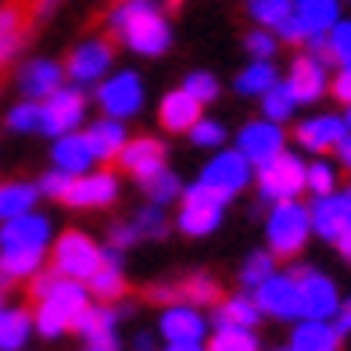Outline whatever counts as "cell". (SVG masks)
<instances>
[{"instance_id": "6da1fadb", "label": "cell", "mask_w": 351, "mask_h": 351, "mask_svg": "<svg viewBox=\"0 0 351 351\" xmlns=\"http://www.w3.org/2000/svg\"><path fill=\"white\" fill-rule=\"evenodd\" d=\"M111 33L122 47L143 58H162L172 47V25L158 0H119L108 14Z\"/></svg>"}, {"instance_id": "7a4b0ae2", "label": "cell", "mask_w": 351, "mask_h": 351, "mask_svg": "<svg viewBox=\"0 0 351 351\" xmlns=\"http://www.w3.org/2000/svg\"><path fill=\"white\" fill-rule=\"evenodd\" d=\"M90 305V291L79 280L58 276L47 291L36 298V312H33V330L47 341H58L61 333H69L75 326V319L83 315Z\"/></svg>"}, {"instance_id": "3957f363", "label": "cell", "mask_w": 351, "mask_h": 351, "mask_svg": "<svg viewBox=\"0 0 351 351\" xmlns=\"http://www.w3.org/2000/svg\"><path fill=\"white\" fill-rule=\"evenodd\" d=\"M251 183V162L241 151H222L215 154L208 165L201 169V176L183 190L186 201H215V204H226L233 201L241 190Z\"/></svg>"}, {"instance_id": "277c9868", "label": "cell", "mask_w": 351, "mask_h": 351, "mask_svg": "<svg viewBox=\"0 0 351 351\" xmlns=\"http://www.w3.org/2000/svg\"><path fill=\"white\" fill-rule=\"evenodd\" d=\"M308 233H312V219L308 208L298 201H280L273 204L265 222V237H269V251L276 258H294L301 254V247L308 244Z\"/></svg>"}, {"instance_id": "5b68a950", "label": "cell", "mask_w": 351, "mask_h": 351, "mask_svg": "<svg viewBox=\"0 0 351 351\" xmlns=\"http://www.w3.org/2000/svg\"><path fill=\"white\" fill-rule=\"evenodd\" d=\"M101 258H104V247L93 241L90 233H83V230H65V233L58 237V244H54L51 265H54L58 276L86 283L93 273H97Z\"/></svg>"}, {"instance_id": "8992f818", "label": "cell", "mask_w": 351, "mask_h": 351, "mask_svg": "<svg viewBox=\"0 0 351 351\" xmlns=\"http://www.w3.org/2000/svg\"><path fill=\"white\" fill-rule=\"evenodd\" d=\"M301 190H305V162L291 151L273 154L269 162L258 165V194L269 204L280 201H294Z\"/></svg>"}, {"instance_id": "52a82bcc", "label": "cell", "mask_w": 351, "mask_h": 351, "mask_svg": "<svg viewBox=\"0 0 351 351\" xmlns=\"http://www.w3.org/2000/svg\"><path fill=\"white\" fill-rule=\"evenodd\" d=\"M86 119V97L75 86H58L51 97L40 101V125L36 133L43 136H65L75 133V125Z\"/></svg>"}, {"instance_id": "ba28073f", "label": "cell", "mask_w": 351, "mask_h": 351, "mask_svg": "<svg viewBox=\"0 0 351 351\" xmlns=\"http://www.w3.org/2000/svg\"><path fill=\"white\" fill-rule=\"evenodd\" d=\"M143 79L133 72V69H125V72H115V75H108L101 79V86H97V104L108 119H130L136 115V111L143 108Z\"/></svg>"}, {"instance_id": "9c48e42d", "label": "cell", "mask_w": 351, "mask_h": 351, "mask_svg": "<svg viewBox=\"0 0 351 351\" xmlns=\"http://www.w3.org/2000/svg\"><path fill=\"white\" fill-rule=\"evenodd\" d=\"M294 280H298V301H301V319H330L341 305V294H337V283H333L326 273L308 265H298L291 269Z\"/></svg>"}, {"instance_id": "30bf717a", "label": "cell", "mask_w": 351, "mask_h": 351, "mask_svg": "<svg viewBox=\"0 0 351 351\" xmlns=\"http://www.w3.org/2000/svg\"><path fill=\"white\" fill-rule=\"evenodd\" d=\"M111 61H115V47L108 36H86L65 61V75L75 86H93L108 75Z\"/></svg>"}, {"instance_id": "8fae6325", "label": "cell", "mask_w": 351, "mask_h": 351, "mask_svg": "<svg viewBox=\"0 0 351 351\" xmlns=\"http://www.w3.org/2000/svg\"><path fill=\"white\" fill-rule=\"evenodd\" d=\"M254 305L262 315L273 319H301V301H298V280L294 273H273L254 287Z\"/></svg>"}, {"instance_id": "7c38bea8", "label": "cell", "mask_w": 351, "mask_h": 351, "mask_svg": "<svg viewBox=\"0 0 351 351\" xmlns=\"http://www.w3.org/2000/svg\"><path fill=\"white\" fill-rule=\"evenodd\" d=\"M158 333L165 337V344H201L204 333H208V319L201 315L197 305L176 301V305H165L162 308Z\"/></svg>"}, {"instance_id": "4fadbf2b", "label": "cell", "mask_w": 351, "mask_h": 351, "mask_svg": "<svg viewBox=\"0 0 351 351\" xmlns=\"http://www.w3.org/2000/svg\"><path fill=\"white\" fill-rule=\"evenodd\" d=\"M119 197V180L115 172H83L72 176L69 190L61 194V201L69 208H108Z\"/></svg>"}, {"instance_id": "5bb4252c", "label": "cell", "mask_w": 351, "mask_h": 351, "mask_svg": "<svg viewBox=\"0 0 351 351\" xmlns=\"http://www.w3.org/2000/svg\"><path fill=\"white\" fill-rule=\"evenodd\" d=\"M115 162L122 172H130L136 183H143L147 176L154 172H162L165 169V143L158 140V136H136V140H125L119 154H115Z\"/></svg>"}, {"instance_id": "9a60e30c", "label": "cell", "mask_w": 351, "mask_h": 351, "mask_svg": "<svg viewBox=\"0 0 351 351\" xmlns=\"http://www.w3.org/2000/svg\"><path fill=\"white\" fill-rule=\"evenodd\" d=\"M72 330L86 341V348L119 351V308H111V305H86Z\"/></svg>"}, {"instance_id": "2e32d148", "label": "cell", "mask_w": 351, "mask_h": 351, "mask_svg": "<svg viewBox=\"0 0 351 351\" xmlns=\"http://www.w3.org/2000/svg\"><path fill=\"white\" fill-rule=\"evenodd\" d=\"M51 237H54L51 219L33 212V208L0 222V247H43L47 251Z\"/></svg>"}, {"instance_id": "e0dca14e", "label": "cell", "mask_w": 351, "mask_h": 351, "mask_svg": "<svg viewBox=\"0 0 351 351\" xmlns=\"http://www.w3.org/2000/svg\"><path fill=\"white\" fill-rule=\"evenodd\" d=\"M237 151H241L251 165L269 162L273 154L283 151V130H280V122L258 119V122L241 125V133H237Z\"/></svg>"}, {"instance_id": "ac0fdd59", "label": "cell", "mask_w": 351, "mask_h": 351, "mask_svg": "<svg viewBox=\"0 0 351 351\" xmlns=\"http://www.w3.org/2000/svg\"><path fill=\"white\" fill-rule=\"evenodd\" d=\"M287 86H291V93H294V101H298V104H312V101H319V97L326 93V61H319L315 54H301V58H294Z\"/></svg>"}, {"instance_id": "d6986e66", "label": "cell", "mask_w": 351, "mask_h": 351, "mask_svg": "<svg viewBox=\"0 0 351 351\" xmlns=\"http://www.w3.org/2000/svg\"><path fill=\"white\" fill-rule=\"evenodd\" d=\"M86 291H90V298L104 301V305L122 301V294H125V273H122V251L119 247H104V258L97 265V273L86 280Z\"/></svg>"}, {"instance_id": "ffe728a7", "label": "cell", "mask_w": 351, "mask_h": 351, "mask_svg": "<svg viewBox=\"0 0 351 351\" xmlns=\"http://www.w3.org/2000/svg\"><path fill=\"white\" fill-rule=\"evenodd\" d=\"M308 219H312V230L323 237V241H337L341 230L351 222V204L344 194H323L315 197V204L308 208Z\"/></svg>"}, {"instance_id": "44dd1931", "label": "cell", "mask_w": 351, "mask_h": 351, "mask_svg": "<svg viewBox=\"0 0 351 351\" xmlns=\"http://www.w3.org/2000/svg\"><path fill=\"white\" fill-rule=\"evenodd\" d=\"M19 86L29 101H43V97H51L58 86H65V69L51 58H36V61H29V65H22Z\"/></svg>"}, {"instance_id": "7402d4cb", "label": "cell", "mask_w": 351, "mask_h": 351, "mask_svg": "<svg viewBox=\"0 0 351 351\" xmlns=\"http://www.w3.org/2000/svg\"><path fill=\"white\" fill-rule=\"evenodd\" d=\"M291 14L301 25L305 40L323 36V33H330V25L341 19V0H291Z\"/></svg>"}, {"instance_id": "603a6c76", "label": "cell", "mask_w": 351, "mask_h": 351, "mask_svg": "<svg viewBox=\"0 0 351 351\" xmlns=\"http://www.w3.org/2000/svg\"><path fill=\"white\" fill-rule=\"evenodd\" d=\"M344 133H348V125H344V119H337V115H315V119L301 122L298 130H294V136H298L301 147L315 151V154L337 147Z\"/></svg>"}, {"instance_id": "cb8c5ba5", "label": "cell", "mask_w": 351, "mask_h": 351, "mask_svg": "<svg viewBox=\"0 0 351 351\" xmlns=\"http://www.w3.org/2000/svg\"><path fill=\"white\" fill-rule=\"evenodd\" d=\"M291 351H341V333L333 330L330 319H298Z\"/></svg>"}, {"instance_id": "d4e9b609", "label": "cell", "mask_w": 351, "mask_h": 351, "mask_svg": "<svg viewBox=\"0 0 351 351\" xmlns=\"http://www.w3.org/2000/svg\"><path fill=\"white\" fill-rule=\"evenodd\" d=\"M201 119V104L190 97L186 90H172L162 97V108H158V122L169 133H186L190 125Z\"/></svg>"}, {"instance_id": "484cf974", "label": "cell", "mask_w": 351, "mask_h": 351, "mask_svg": "<svg viewBox=\"0 0 351 351\" xmlns=\"http://www.w3.org/2000/svg\"><path fill=\"white\" fill-rule=\"evenodd\" d=\"M222 208H226V204H215V201H186V197H183V208H180V215H176V226H180L186 237H208V233L219 230Z\"/></svg>"}, {"instance_id": "4316f807", "label": "cell", "mask_w": 351, "mask_h": 351, "mask_svg": "<svg viewBox=\"0 0 351 351\" xmlns=\"http://www.w3.org/2000/svg\"><path fill=\"white\" fill-rule=\"evenodd\" d=\"M43 258H47L43 247H0V280L4 283L33 280L43 269Z\"/></svg>"}, {"instance_id": "83f0119b", "label": "cell", "mask_w": 351, "mask_h": 351, "mask_svg": "<svg viewBox=\"0 0 351 351\" xmlns=\"http://www.w3.org/2000/svg\"><path fill=\"white\" fill-rule=\"evenodd\" d=\"M25 4H4L0 8V69L11 65V58L25 47Z\"/></svg>"}, {"instance_id": "f1b7e54d", "label": "cell", "mask_w": 351, "mask_h": 351, "mask_svg": "<svg viewBox=\"0 0 351 351\" xmlns=\"http://www.w3.org/2000/svg\"><path fill=\"white\" fill-rule=\"evenodd\" d=\"M83 140H86V147H90V154H93V162H111V158L119 154V147L130 136H125V130H122V122L119 119H97L90 125V130L83 133Z\"/></svg>"}, {"instance_id": "f546056e", "label": "cell", "mask_w": 351, "mask_h": 351, "mask_svg": "<svg viewBox=\"0 0 351 351\" xmlns=\"http://www.w3.org/2000/svg\"><path fill=\"white\" fill-rule=\"evenodd\" d=\"M54 169H61V172H69V176H83V172H90V165H93V154H90V147H86V140H83V133H65V136H54Z\"/></svg>"}, {"instance_id": "4dcf8cb0", "label": "cell", "mask_w": 351, "mask_h": 351, "mask_svg": "<svg viewBox=\"0 0 351 351\" xmlns=\"http://www.w3.org/2000/svg\"><path fill=\"white\" fill-rule=\"evenodd\" d=\"M33 333L36 330L29 308H0V351H22Z\"/></svg>"}, {"instance_id": "1f68e13d", "label": "cell", "mask_w": 351, "mask_h": 351, "mask_svg": "<svg viewBox=\"0 0 351 351\" xmlns=\"http://www.w3.org/2000/svg\"><path fill=\"white\" fill-rule=\"evenodd\" d=\"M258 305H254V298L247 294H233V298H219L215 301V326H247L254 330L258 326Z\"/></svg>"}, {"instance_id": "d6a6232c", "label": "cell", "mask_w": 351, "mask_h": 351, "mask_svg": "<svg viewBox=\"0 0 351 351\" xmlns=\"http://www.w3.org/2000/svg\"><path fill=\"white\" fill-rule=\"evenodd\" d=\"M172 291H176V301H186V305H197V308L201 305H215V301L222 298L219 283L208 273H190L186 280H176Z\"/></svg>"}, {"instance_id": "836d02e7", "label": "cell", "mask_w": 351, "mask_h": 351, "mask_svg": "<svg viewBox=\"0 0 351 351\" xmlns=\"http://www.w3.org/2000/svg\"><path fill=\"white\" fill-rule=\"evenodd\" d=\"M36 197H40L36 183H0V222L29 212L36 204Z\"/></svg>"}, {"instance_id": "e575fe53", "label": "cell", "mask_w": 351, "mask_h": 351, "mask_svg": "<svg viewBox=\"0 0 351 351\" xmlns=\"http://www.w3.org/2000/svg\"><path fill=\"white\" fill-rule=\"evenodd\" d=\"M276 83V69L269 65V61H251V65L237 75V93H241V97H262V93L269 90Z\"/></svg>"}, {"instance_id": "d590c367", "label": "cell", "mask_w": 351, "mask_h": 351, "mask_svg": "<svg viewBox=\"0 0 351 351\" xmlns=\"http://www.w3.org/2000/svg\"><path fill=\"white\" fill-rule=\"evenodd\" d=\"M204 351H262V348H258L254 330H247V326H215Z\"/></svg>"}, {"instance_id": "8d00e7d4", "label": "cell", "mask_w": 351, "mask_h": 351, "mask_svg": "<svg viewBox=\"0 0 351 351\" xmlns=\"http://www.w3.org/2000/svg\"><path fill=\"white\" fill-rule=\"evenodd\" d=\"M294 108H298L294 93H291V86H287V83H280V79L262 93V111H265V119H273V122H287V119L294 115Z\"/></svg>"}, {"instance_id": "74e56055", "label": "cell", "mask_w": 351, "mask_h": 351, "mask_svg": "<svg viewBox=\"0 0 351 351\" xmlns=\"http://www.w3.org/2000/svg\"><path fill=\"white\" fill-rule=\"evenodd\" d=\"M140 186H143V194H147V201H151V204H162V208H165V204H169L172 197H180V194H183L180 176L169 172V169H162V172L147 176V180H143Z\"/></svg>"}, {"instance_id": "f35d334b", "label": "cell", "mask_w": 351, "mask_h": 351, "mask_svg": "<svg viewBox=\"0 0 351 351\" xmlns=\"http://www.w3.org/2000/svg\"><path fill=\"white\" fill-rule=\"evenodd\" d=\"M273 273H276V254L273 251H254L241 265V283L247 287V291H254V287H258L262 280H269Z\"/></svg>"}, {"instance_id": "ab89813d", "label": "cell", "mask_w": 351, "mask_h": 351, "mask_svg": "<svg viewBox=\"0 0 351 351\" xmlns=\"http://www.w3.org/2000/svg\"><path fill=\"white\" fill-rule=\"evenodd\" d=\"M323 61H337V65H351V22H333L326 33V54Z\"/></svg>"}, {"instance_id": "60d3db41", "label": "cell", "mask_w": 351, "mask_h": 351, "mask_svg": "<svg viewBox=\"0 0 351 351\" xmlns=\"http://www.w3.org/2000/svg\"><path fill=\"white\" fill-rule=\"evenodd\" d=\"M247 14L262 29H276L291 14V0H247Z\"/></svg>"}, {"instance_id": "b9f144b4", "label": "cell", "mask_w": 351, "mask_h": 351, "mask_svg": "<svg viewBox=\"0 0 351 351\" xmlns=\"http://www.w3.org/2000/svg\"><path fill=\"white\" fill-rule=\"evenodd\" d=\"M133 226L140 230V237L158 241V237L169 233V219H165V212H162V204H143V208L133 215Z\"/></svg>"}, {"instance_id": "7bdbcfd3", "label": "cell", "mask_w": 351, "mask_h": 351, "mask_svg": "<svg viewBox=\"0 0 351 351\" xmlns=\"http://www.w3.org/2000/svg\"><path fill=\"white\" fill-rule=\"evenodd\" d=\"M180 90H186L190 97L204 108V104H212V101L219 97V79H215L212 72H190V75L183 79Z\"/></svg>"}, {"instance_id": "ee69618b", "label": "cell", "mask_w": 351, "mask_h": 351, "mask_svg": "<svg viewBox=\"0 0 351 351\" xmlns=\"http://www.w3.org/2000/svg\"><path fill=\"white\" fill-rule=\"evenodd\" d=\"M305 186L312 190L315 197L333 194V186H337V169H333L330 162H312V165H305Z\"/></svg>"}, {"instance_id": "f6af8a7d", "label": "cell", "mask_w": 351, "mask_h": 351, "mask_svg": "<svg viewBox=\"0 0 351 351\" xmlns=\"http://www.w3.org/2000/svg\"><path fill=\"white\" fill-rule=\"evenodd\" d=\"M36 125H40V101H22V104H14L8 111V130L11 133H36Z\"/></svg>"}, {"instance_id": "bcb514c9", "label": "cell", "mask_w": 351, "mask_h": 351, "mask_svg": "<svg viewBox=\"0 0 351 351\" xmlns=\"http://www.w3.org/2000/svg\"><path fill=\"white\" fill-rule=\"evenodd\" d=\"M186 133H190V143H197V147H219V143H226V125L215 119H204V115Z\"/></svg>"}, {"instance_id": "7dc6e473", "label": "cell", "mask_w": 351, "mask_h": 351, "mask_svg": "<svg viewBox=\"0 0 351 351\" xmlns=\"http://www.w3.org/2000/svg\"><path fill=\"white\" fill-rule=\"evenodd\" d=\"M244 51L254 58V61H269L276 54V36L269 33V29H251L244 36Z\"/></svg>"}, {"instance_id": "c3c4849f", "label": "cell", "mask_w": 351, "mask_h": 351, "mask_svg": "<svg viewBox=\"0 0 351 351\" xmlns=\"http://www.w3.org/2000/svg\"><path fill=\"white\" fill-rule=\"evenodd\" d=\"M143 237H140V230L133 226V219H125V222H115V226L108 230V247H119V251H125V247H133V244H140Z\"/></svg>"}, {"instance_id": "681fc988", "label": "cell", "mask_w": 351, "mask_h": 351, "mask_svg": "<svg viewBox=\"0 0 351 351\" xmlns=\"http://www.w3.org/2000/svg\"><path fill=\"white\" fill-rule=\"evenodd\" d=\"M69 183H72V176L61 172V169H54V172H43V176H40L36 190H40V194H47V197H54V201H61V194L69 190Z\"/></svg>"}, {"instance_id": "f907efd6", "label": "cell", "mask_w": 351, "mask_h": 351, "mask_svg": "<svg viewBox=\"0 0 351 351\" xmlns=\"http://www.w3.org/2000/svg\"><path fill=\"white\" fill-rule=\"evenodd\" d=\"M61 8V0H29V8H25V14L33 22H47L51 14Z\"/></svg>"}, {"instance_id": "816d5d0a", "label": "cell", "mask_w": 351, "mask_h": 351, "mask_svg": "<svg viewBox=\"0 0 351 351\" xmlns=\"http://www.w3.org/2000/svg\"><path fill=\"white\" fill-rule=\"evenodd\" d=\"M330 323H333V330H337L341 337H348V333H351V298H344V301H341L337 312L330 315Z\"/></svg>"}, {"instance_id": "f5cc1de1", "label": "cell", "mask_w": 351, "mask_h": 351, "mask_svg": "<svg viewBox=\"0 0 351 351\" xmlns=\"http://www.w3.org/2000/svg\"><path fill=\"white\" fill-rule=\"evenodd\" d=\"M333 97L351 104V65H341L337 79H333Z\"/></svg>"}, {"instance_id": "db71d44e", "label": "cell", "mask_w": 351, "mask_h": 351, "mask_svg": "<svg viewBox=\"0 0 351 351\" xmlns=\"http://www.w3.org/2000/svg\"><path fill=\"white\" fill-rule=\"evenodd\" d=\"M333 244H337L341 258H344V262H351V222H348V226L341 230V237H337V241H333Z\"/></svg>"}, {"instance_id": "11a10c76", "label": "cell", "mask_w": 351, "mask_h": 351, "mask_svg": "<svg viewBox=\"0 0 351 351\" xmlns=\"http://www.w3.org/2000/svg\"><path fill=\"white\" fill-rule=\"evenodd\" d=\"M333 151H337L341 165H344V169H351V133H344V136H341V143H337Z\"/></svg>"}, {"instance_id": "9f6ffc18", "label": "cell", "mask_w": 351, "mask_h": 351, "mask_svg": "<svg viewBox=\"0 0 351 351\" xmlns=\"http://www.w3.org/2000/svg\"><path fill=\"white\" fill-rule=\"evenodd\" d=\"M133 351H158V344H154V337H151V333H136Z\"/></svg>"}, {"instance_id": "6f0895ef", "label": "cell", "mask_w": 351, "mask_h": 351, "mask_svg": "<svg viewBox=\"0 0 351 351\" xmlns=\"http://www.w3.org/2000/svg\"><path fill=\"white\" fill-rule=\"evenodd\" d=\"M162 351H204V344H165Z\"/></svg>"}, {"instance_id": "680465c9", "label": "cell", "mask_w": 351, "mask_h": 351, "mask_svg": "<svg viewBox=\"0 0 351 351\" xmlns=\"http://www.w3.org/2000/svg\"><path fill=\"white\" fill-rule=\"evenodd\" d=\"M344 125H348V133H351V104H348V119H344Z\"/></svg>"}, {"instance_id": "91938a15", "label": "cell", "mask_w": 351, "mask_h": 351, "mask_svg": "<svg viewBox=\"0 0 351 351\" xmlns=\"http://www.w3.org/2000/svg\"><path fill=\"white\" fill-rule=\"evenodd\" d=\"M344 197H348V204H351V186H348V190H344Z\"/></svg>"}, {"instance_id": "94428289", "label": "cell", "mask_w": 351, "mask_h": 351, "mask_svg": "<svg viewBox=\"0 0 351 351\" xmlns=\"http://www.w3.org/2000/svg\"><path fill=\"white\" fill-rule=\"evenodd\" d=\"M0 308H4V294H0Z\"/></svg>"}, {"instance_id": "6125c7cd", "label": "cell", "mask_w": 351, "mask_h": 351, "mask_svg": "<svg viewBox=\"0 0 351 351\" xmlns=\"http://www.w3.org/2000/svg\"><path fill=\"white\" fill-rule=\"evenodd\" d=\"M86 351H101V348H86Z\"/></svg>"}, {"instance_id": "be15d7a7", "label": "cell", "mask_w": 351, "mask_h": 351, "mask_svg": "<svg viewBox=\"0 0 351 351\" xmlns=\"http://www.w3.org/2000/svg\"><path fill=\"white\" fill-rule=\"evenodd\" d=\"M283 351H291V348H283Z\"/></svg>"}]
</instances>
